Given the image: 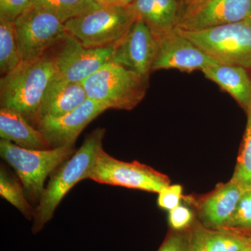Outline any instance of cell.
Listing matches in <instances>:
<instances>
[{
    "instance_id": "1",
    "label": "cell",
    "mask_w": 251,
    "mask_h": 251,
    "mask_svg": "<svg viewBox=\"0 0 251 251\" xmlns=\"http://www.w3.org/2000/svg\"><path fill=\"white\" fill-rule=\"evenodd\" d=\"M55 74L50 55L23 61L0 79V105L19 112L36 126L38 113L50 82Z\"/></svg>"
},
{
    "instance_id": "2",
    "label": "cell",
    "mask_w": 251,
    "mask_h": 251,
    "mask_svg": "<svg viewBox=\"0 0 251 251\" xmlns=\"http://www.w3.org/2000/svg\"><path fill=\"white\" fill-rule=\"evenodd\" d=\"M104 128H97L87 137L82 146L75 150L50 175L48 184L35 208L31 230L39 233L53 217L54 211L69 191L87 175L93 166L99 148L103 145Z\"/></svg>"
},
{
    "instance_id": "3",
    "label": "cell",
    "mask_w": 251,
    "mask_h": 251,
    "mask_svg": "<svg viewBox=\"0 0 251 251\" xmlns=\"http://www.w3.org/2000/svg\"><path fill=\"white\" fill-rule=\"evenodd\" d=\"M82 84L91 100L108 109L131 110L145 97L149 77L110 62Z\"/></svg>"
},
{
    "instance_id": "4",
    "label": "cell",
    "mask_w": 251,
    "mask_h": 251,
    "mask_svg": "<svg viewBox=\"0 0 251 251\" xmlns=\"http://www.w3.org/2000/svg\"><path fill=\"white\" fill-rule=\"evenodd\" d=\"M74 147L28 150L11 142L0 140L1 158L14 169L24 187L28 201L37 205L52 172L75 153Z\"/></svg>"
},
{
    "instance_id": "5",
    "label": "cell",
    "mask_w": 251,
    "mask_h": 251,
    "mask_svg": "<svg viewBox=\"0 0 251 251\" xmlns=\"http://www.w3.org/2000/svg\"><path fill=\"white\" fill-rule=\"evenodd\" d=\"M176 29L218 64L251 69V19L201 30Z\"/></svg>"
},
{
    "instance_id": "6",
    "label": "cell",
    "mask_w": 251,
    "mask_h": 251,
    "mask_svg": "<svg viewBox=\"0 0 251 251\" xmlns=\"http://www.w3.org/2000/svg\"><path fill=\"white\" fill-rule=\"evenodd\" d=\"M136 21L131 5L113 6L69 20L64 28L87 49L115 47Z\"/></svg>"
},
{
    "instance_id": "7",
    "label": "cell",
    "mask_w": 251,
    "mask_h": 251,
    "mask_svg": "<svg viewBox=\"0 0 251 251\" xmlns=\"http://www.w3.org/2000/svg\"><path fill=\"white\" fill-rule=\"evenodd\" d=\"M86 179L99 184L122 186L150 193H159L171 185L167 175L138 161L125 162L99 148L93 166Z\"/></svg>"
},
{
    "instance_id": "8",
    "label": "cell",
    "mask_w": 251,
    "mask_h": 251,
    "mask_svg": "<svg viewBox=\"0 0 251 251\" xmlns=\"http://www.w3.org/2000/svg\"><path fill=\"white\" fill-rule=\"evenodd\" d=\"M23 61L39 58L57 45L67 31L54 15L31 6L14 21Z\"/></svg>"
},
{
    "instance_id": "9",
    "label": "cell",
    "mask_w": 251,
    "mask_h": 251,
    "mask_svg": "<svg viewBox=\"0 0 251 251\" xmlns=\"http://www.w3.org/2000/svg\"><path fill=\"white\" fill-rule=\"evenodd\" d=\"M58 44L59 50L50 55L55 73L71 82L82 83L113 55L114 47L87 49L67 31Z\"/></svg>"
},
{
    "instance_id": "10",
    "label": "cell",
    "mask_w": 251,
    "mask_h": 251,
    "mask_svg": "<svg viewBox=\"0 0 251 251\" xmlns=\"http://www.w3.org/2000/svg\"><path fill=\"white\" fill-rule=\"evenodd\" d=\"M156 39L158 48L151 72L162 69L202 72L206 67L218 64L176 29Z\"/></svg>"
},
{
    "instance_id": "11",
    "label": "cell",
    "mask_w": 251,
    "mask_h": 251,
    "mask_svg": "<svg viewBox=\"0 0 251 251\" xmlns=\"http://www.w3.org/2000/svg\"><path fill=\"white\" fill-rule=\"evenodd\" d=\"M158 48L157 39L152 31L140 20L114 47L110 62L144 75L150 76Z\"/></svg>"
},
{
    "instance_id": "12",
    "label": "cell",
    "mask_w": 251,
    "mask_h": 251,
    "mask_svg": "<svg viewBox=\"0 0 251 251\" xmlns=\"http://www.w3.org/2000/svg\"><path fill=\"white\" fill-rule=\"evenodd\" d=\"M106 110L108 108L101 104L87 99L82 105L66 115L41 120L36 128L43 133L52 149L74 147L81 132Z\"/></svg>"
},
{
    "instance_id": "13",
    "label": "cell",
    "mask_w": 251,
    "mask_h": 251,
    "mask_svg": "<svg viewBox=\"0 0 251 251\" xmlns=\"http://www.w3.org/2000/svg\"><path fill=\"white\" fill-rule=\"evenodd\" d=\"M251 18V0H207L181 15L178 29L201 30Z\"/></svg>"
},
{
    "instance_id": "14",
    "label": "cell",
    "mask_w": 251,
    "mask_h": 251,
    "mask_svg": "<svg viewBox=\"0 0 251 251\" xmlns=\"http://www.w3.org/2000/svg\"><path fill=\"white\" fill-rule=\"evenodd\" d=\"M244 191L232 180L221 183L211 192L188 202L197 210V219L204 227L224 229L227 227Z\"/></svg>"
},
{
    "instance_id": "15",
    "label": "cell",
    "mask_w": 251,
    "mask_h": 251,
    "mask_svg": "<svg viewBox=\"0 0 251 251\" xmlns=\"http://www.w3.org/2000/svg\"><path fill=\"white\" fill-rule=\"evenodd\" d=\"M87 99L82 83L65 80L55 73L41 102L36 126L44 119L61 117L73 111Z\"/></svg>"
},
{
    "instance_id": "16",
    "label": "cell",
    "mask_w": 251,
    "mask_h": 251,
    "mask_svg": "<svg viewBox=\"0 0 251 251\" xmlns=\"http://www.w3.org/2000/svg\"><path fill=\"white\" fill-rule=\"evenodd\" d=\"M137 20H140L156 37L177 27L181 16L179 0H135L130 4Z\"/></svg>"
},
{
    "instance_id": "17",
    "label": "cell",
    "mask_w": 251,
    "mask_h": 251,
    "mask_svg": "<svg viewBox=\"0 0 251 251\" xmlns=\"http://www.w3.org/2000/svg\"><path fill=\"white\" fill-rule=\"evenodd\" d=\"M202 72L206 78L233 97L247 113L251 107V76L249 69L239 66L216 64L206 67Z\"/></svg>"
},
{
    "instance_id": "18",
    "label": "cell",
    "mask_w": 251,
    "mask_h": 251,
    "mask_svg": "<svg viewBox=\"0 0 251 251\" xmlns=\"http://www.w3.org/2000/svg\"><path fill=\"white\" fill-rule=\"evenodd\" d=\"M0 137L28 150L52 149L40 130L19 112L9 108L0 109Z\"/></svg>"
},
{
    "instance_id": "19",
    "label": "cell",
    "mask_w": 251,
    "mask_h": 251,
    "mask_svg": "<svg viewBox=\"0 0 251 251\" xmlns=\"http://www.w3.org/2000/svg\"><path fill=\"white\" fill-rule=\"evenodd\" d=\"M188 232L192 251H239L251 237L234 229L207 228L198 220Z\"/></svg>"
},
{
    "instance_id": "20",
    "label": "cell",
    "mask_w": 251,
    "mask_h": 251,
    "mask_svg": "<svg viewBox=\"0 0 251 251\" xmlns=\"http://www.w3.org/2000/svg\"><path fill=\"white\" fill-rule=\"evenodd\" d=\"M31 5L54 15L63 23L102 8L93 0H31Z\"/></svg>"
},
{
    "instance_id": "21",
    "label": "cell",
    "mask_w": 251,
    "mask_h": 251,
    "mask_svg": "<svg viewBox=\"0 0 251 251\" xmlns=\"http://www.w3.org/2000/svg\"><path fill=\"white\" fill-rule=\"evenodd\" d=\"M23 62L14 22L0 18V73L1 76L14 71Z\"/></svg>"
},
{
    "instance_id": "22",
    "label": "cell",
    "mask_w": 251,
    "mask_h": 251,
    "mask_svg": "<svg viewBox=\"0 0 251 251\" xmlns=\"http://www.w3.org/2000/svg\"><path fill=\"white\" fill-rule=\"evenodd\" d=\"M0 195L22 213L26 219H34L35 208L28 201L22 182L2 165L0 169Z\"/></svg>"
},
{
    "instance_id": "23",
    "label": "cell",
    "mask_w": 251,
    "mask_h": 251,
    "mask_svg": "<svg viewBox=\"0 0 251 251\" xmlns=\"http://www.w3.org/2000/svg\"><path fill=\"white\" fill-rule=\"evenodd\" d=\"M247 115V126L231 179L244 191L251 190V107Z\"/></svg>"
},
{
    "instance_id": "24",
    "label": "cell",
    "mask_w": 251,
    "mask_h": 251,
    "mask_svg": "<svg viewBox=\"0 0 251 251\" xmlns=\"http://www.w3.org/2000/svg\"><path fill=\"white\" fill-rule=\"evenodd\" d=\"M226 229L251 234V190H244Z\"/></svg>"
},
{
    "instance_id": "25",
    "label": "cell",
    "mask_w": 251,
    "mask_h": 251,
    "mask_svg": "<svg viewBox=\"0 0 251 251\" xmlns=\"http://www.w3.org/2000/svg\"><path fill=\"white\" fill-rule=\"evenodd\" d=\"M197 220L191 208L181 204L170 211L168 214L170 228L175 232H188Z\"/></svg>"
},
{
    "instance_id": "26",
    "label": "cell",
    "mask_w": 251,
    "mask_h": 251,
    "mask_svg": "<svg viewBox=\"0 0 251 251\" xmlns=\"http://www.w3.org/2000/svg\"><path fill=\"white\" fill-rule=\"evenodd\" d=\"M183 198L182 186L179 184H171L158 193L157 203L161 209L170 211L179 205Z\"/></svg>"
},
{
    "instance_id": "27",
    "label": "cell",
    "mask_w": 251,
    "mask_h": 251,
    "mask_svg": "<svg viewBox=\"0 0 251 251\" xmlns=\"http://www.w3.org/2000/svg\"><path fill=\"white\" fill-rule=\"evenodd\" d=\"M157 251H192L189 232H175L170 229Z\"/></svg>"
},
{
    "instance_id": "28",
    "label": "cell",
    "mask_w": 251,
    "mask_h": 251,
    "mask_svg": "<svg viewBox=\"0 0 251 251\" xmlns=\"http://www.w3.org/2000/svg\"><path fill=\"white\" fill-rule=\"evenodd\" d=\"M31 6V0H0V18L14 22Z\"/></svg>"
},
{
    "instance_id": "29",
    "label": "cell",
    "mask_w": 251,
    "mask_h": 251,
    "mask_svg": "<svg viewBox=\"0 0 251 251\" xmlns=\"http://www.w3.org/2000/svg\"><path fill=\"white\" fill-rule=\"evenodd\" d=\"M182 1L184 9L183 12L181 13V16L185 14V13L188 12V11L194 9V8L197 7V6L202 4V3L207 1V0H182ZM180 17H181V16H180Z\"/></svg>"
},
{
    "instance_id": "30",
    "label": "cell",
    "mask_w": 251,
    "mask_h": 251,
    "mask_svg": "<svg viewBox=\"0 0 251 251\" xmlns=\"http://www.w3.org/2000/svg\"><path fill=\"white\" fill-rule=\"evenodd\" d=\"M93 1L103 8L113 6H123V5L120 4L118 0H93Z\"/></svg>"
},
{
    "instance_id": "31",
    "label": "cell",
    "mask_w": 251,
    "mask_h": 251,
    "mask_svg": "<svg viewBox=\"0 0 251 251\" xmlns=\"http://www.w3.org/2000/svg\"><path fill=\"white\" fill-rule=\"evenodd\" d=\"M135 0H118L120 4L123 5V6H126V5H129L133 3Z\"/></svg>"
},
{
    "instance_id": "32",
    "label": "cell",
    "mask_w": 251,
    "mask_h": 251,
    "mask_svg": "<svg viewBox=\"0 0 251 251\" xmlns=\"http://www.w3.org/2000/svg\"><path fill=\"white\" fill-rule=\"evenodd\" d=\"M239 251H251V237L250 242H249V244L244 248H242V249Z\"/></svg>"
},
{
    "instance_id": "33",
    "label": "cell",
    "mask_w": 251,
    "mask_h": 251,
    "mask_svg": "<svg viewBox=\"0 0 251 251\" xmlns=\"http://www.w3.org/2000/svg\"><path fill=\"white\" fill-rule=\"evenodd\" d=\"M249 72H250L251 76V69H249Z\"/></svg>"
},
{
    "instance_id": "34",
    "label": "cell",
    "mask_w": 251,
    "mask_h": 251,
    "mask_svg": "<svg viewBox=\"0 0 251 251\" xmlns=\"http://www.w3.org/2000/svg\"></svg>"
}]
</instances>
